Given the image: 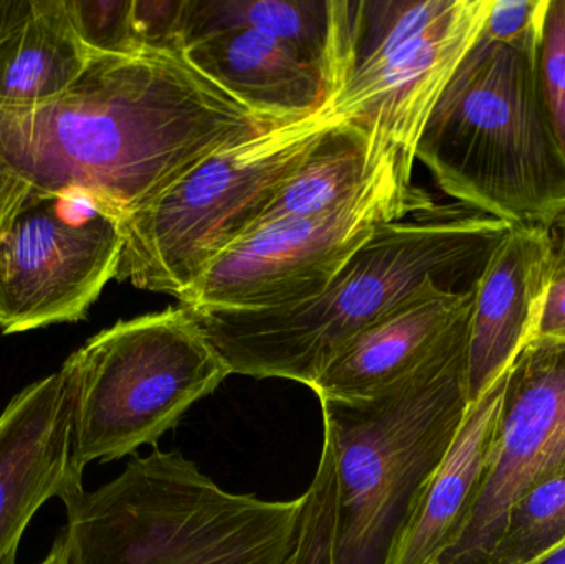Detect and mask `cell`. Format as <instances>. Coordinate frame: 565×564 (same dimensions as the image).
<instances>
[{
  "instance_id": "14",
  "label": "cell",
  "mask_w": 565,
  "mask_h": 564,
  "mask_svg": "<svg viewBox=\"0 0 565 564\" xmlns=\"http://www.w3.org/2000/svg\"><path fill=\"white\" fill-rule=\"evenodd\" d=\"M475 287L454 291L428 281L397 308L352 338L311 391L321 401L372 400L411 373L447 328L473 304Z\"/></svg>"
},
{
  "instance_id": "12",
  "label": "cell",
  "mask_w": 565,
  "mask_h": 564,
  "mask_svg": "<svg viewBox=\"0 0 565 564\" xmlns=\"http://www.w3.org/2000/svg\"><path fill=\"white\" fill-rule=\"evenodd\" d=\"M553 231L511 225L475 284L468 401H477L540 337L553 278Z\"/></svg>"
},
{
  "instance_id": "26",
  "label": "cell",
  "mask_w": 565,
  "mask_h": 564,
  "mask_svg": "<svg viewBox=\"0 0 565 564\" xmlns=\"http://www.w3.org/2000/svg\"><path fill=\"white\" fill-rule=\"evenodd\" d=\"M35 0H0V40L6 39L32 13Z\"/></svg>"
},
{
  "instance_id": "27",
  "label": "cell",
  "mask_w": 565,
  "mask_h": 564,
  "mask_svg": "<svg viewBox=\"0 0 565 564\" xmlns=\"http://www.w3.org/2000/svg\"><path fill=\"white\" fill-rule=\"evenodd\" d=\"M39 564H68V549H66L65 533H60L50 549L49 555Z\"/></svg>"
},
{
  "instance_id": "5",
  "label": "cell",
  "mask_w": 565,
  "mask_h": 564,
  "mask_svg": "<svg viewBox=\"0 0 565 564\" xmlns=\"http://www.w3.org/2000/svg\"><path fill=\"white\" fill-rule=\"evenodd\" d=\"M341 119L329 102L202 159L119 219L115 280L184 300L212 262L257 225L286 179Z\"/></svg>"
},
{
  "instance_id": "18",
  "label": "cell",
  "mask_w": 565,
  "mask_h": 564,
  "mask_svg": "<svg viewBox=\"0 0 565 564\" xmlns=\"http://www.w3.org/2000/svg\"><path fill=\"white\" fill-rule=\"evenodd\" d=\"M392 155L398 152L374 132L341 119L286 179L252 231L282 219L311 217L339 207L355 198Z\"/></svg>"
},
{
  "instance_id": "21",
  "label": "cell",
  "mask_w": 565,
  "mask_h": 564,
  "mask_svg": "<svg viewBox=\"0 0 565 564\" xmlns=\"http://www.w3.org/2000/svg\"><path fill=\"white\" fill-rule=\"evenodd\" d=\"M73 32L89 55L142 49L132 33V0H63Z\"/></svg>"
},
{
  "instance_id": "15",
  "label": "cell",
  "mask_w": 565,
  "mask_h": 564,
  "mask_svg": "<svg viewBox=\"0 0 565 564\" xmlns=\"http://www.w3.org/2000/svg\"><path fill=\"white\" fill-rule=\"evenodd\" d=\"M184 52L209 78L271 118L311 115L338 93L311 60L257 30L211 33L189 43Z\"/></svg>"
},
{
  "instance_id": "24",
  "label": "cell",
  "mask_w": 565,
  "mask_h": 564,
  "mask_svg": "<svg viewBox=\"0 0 565 564\" xmlns=\"http://www.w3.org/2000/svg\"><path fill=\"white\" fill-rule=\"evenodd\" d=\"M547 0H493L483 32L494 40H518L543 26Z\"/></svg>"
},
{
  "instance_id": "17",
  "label": "cell",
  "mask_w": 565,
  "mask_h": 564,
  "mask_svg": "<svg viewBox=\"0 0 565 564\" xmlns=\"http://www.w3.org/2000/svg\"><path fill=\"white\" fill-rule=\"evenodd\" d=\"M513 366L468 406L450 449L422 496L394 564H434L457 535L497 443Z\"/></svg>"
},
{
  "instance_id": "28",
  "label": "cell",
  "mask_w": 565,
  "mask_h": 564,
  "mask_svg": "<svg viewBox=\"0 0 565 564\" xmlns=\"http://www.w3.org/2000/svg\"><path fill=\"white\" fill-rule=\"evenodd\" d=\"M527 564H565V542L554 552L547 553V555L541 556V558Z\"/></svg>"
},
{
  "instance_id": "20",
  "label": "cell",
  "mask_w": 565,
  "mask_h": 564,
  "mask_svg": "<svg viewBox=\"0 0 565 564\" xmlns=\"http://www.w3.org/2000/svg\"><path fill=\"white\" fill-rule=\"evenodd\" d=\"M565 542V473L521 497L483 564H527Z\"/></svg>"
},
{
  "instance_id": "25",
  "label": "cell",
  "mask_w": 565,
  "mask_h": 564,
  "mask_svg": "<svg viewBox=\"0 0 565 564\" xmlns=\"http://www.w3.org/2000/svg\"><path fill=\"white\" fill-rule=\"evenodd\" d=\"M554 258L550 297L536 341L565 343V215L553 227Z\"/></svg>"
},
{
  "instance_id": "6",
  "label": "cell",
  "mask_w": 565,
  "mask_h": 564,
  "mask_svg": "<svg viewBox=\"0 0 565 564\" xmlns=\"http://www.w3.org/2000/svg\"><path fill=\"white\" fill-rule=\"evenodd\" d=\"M75 374L72 467L156 446L231 376L188 307L118 321L68 358Z\"/></svg>"
},
{
  "instance_id": "2",
  "label": "cell",
  "mask_w": 565,
  "mask_h": 564,
  "mask_svg": "<svg viewBox=\"0 0 565 564\" xmlns=\"http://www.w3.org/2000/svg\"><path fill=\"white\" fill-rule=\"evenodd\" d=\"M471 308L384 393L319 403L324 439L288 564H394L470 406Z\"/></svg>"
},
{
  "instance_id": "10",
  "label": "cell",
  "mask_w": 565,
  "mask_h": 564,
  "mask_svg": "<svg viewBox=\"0 0 565 564\" xmlns=\"http://www.w3.org/2000/svg\"><path fill=\"white\" fill-rule=\"evenodd\" d=\"M565 473V343L534 341L518 358L497 443L473 506L434 564H483L514 503Z\"/></svg>"
},
{
  "instance_id": "11",
  "label": "cell",
  "mask_w": 565,
  "mask_h": 564,
  "mask_svg": "<svg viewBox=\"0 0 565 564\" xmlns=\"http://www.w3.org/2000/svg\"><path fill=\"white\" fill-rule=\"evenodd\" d=\"M75 374L65 364L20 391L0 414V564H17L20 540L49 500L85 492L72 467Z\"/></svg>"
},
{
  "instance_id": "23",
  "label": "cell",
  "mask_w": 565,
  "mask_h": 564,
  "mask_svg": "<svg viewBox=\"0 0 565 564\" xmlns=\"http://www.w3.org/2000/svg\"><path fill=\"white\" fill-rule=\"evenodd\" d=\"M185 0H132V33L138 46L184 50Z\"/></svg>"
},
{
  "instance_id": "3",
  "label": "cell",
  "mask_w": 565,
  "mask_h": 564,
  "mask_svg": "<svg viewBox=\"0 0 565 564\" xmlns=\"http://www.w3.org/2000/svg\"><path fill=\"white\" fill-rule=\"evenodd\" d=\"M461 205L381 225L331 284L280 310L192 311L232 374L311 390L339 351L428 281L475 287L511 225Z\"/></svg>"
},
{
  "instance_id": "9",
  "label": "cell",
  "mask_w": 565,
  "mask_h": 564,
  "mask_svg": "<svg viewBox=\"0 0 565 564\" xmlns=\"http://www.w3.org/2000/svg\"><path fill=\"white\" fill-rule=\"evenodd\" d=\"M118 221L88 195L43 199L0 231V330L83 320L116 278Z\"/></svg>"
},
{
  "instance_id": "4",
  "label": "cell",
  "mask_w": 565,
  "mask_h": 564,
  "mask_svg": "<svg viewBox=\"0 0 565 564\" xmlns=\"http://www.w3.org/2000/svg\"><path fill=\"white\" fill-rule=\"evenodd\" d=\"M540 35L481 33L431 111L415 159L461 207L553 231L565 215V156L541 96Z\"/></svg>"
},
{
  "instance_id": "16",
  "label": "cell",
  "mask_w": 565,
  "mask_h": 564,
  "mask_svg": "<svg viewBox=\"0 0 565 564\" xmlns=\"http://www.w3.org/2000/svg\"><path fill=\"white\" fill-rule=\"evenodd\" d=\"M359 2L349 0H185L184 49L232 29L274 36L326 73L341 89L354 63Z\"/></svg>"
},
{
  "instance_id": "22",
  "label": "cell",
  "mask_w": 565,
  "mask_h": 564,
  "mask_svg": "<svg viewBox=\"0 0 565 564\" xmlns=\"http://www.w3.org/2000/svg\"><path fill=\"white\" fill-rule=\"evenodd\" d=\"M541 96L565 156V0H547L537 46Z\"/></svg>"
},
{
  "instance_id": "19",
  "label": "cell",
  "mask_w": 565,
  "mask_h": 564,
  "mask_svg": "<svg viewBox=\"0 0 565 564\" xmlns=\"http://www.w3.org/2000/svg\"><path fill=\"white\" fill-rule=\"evenodd\" d=\"M92 58L63 0H35L32 13L0 40V105H39L63 95Z\"/></svg>"
},
{
  "instance_id": "8",
  "label": "cell",
  "mask_w": 565,
  "mask_h": 564,
  "mask_svg": "<svg viewBox=\"0 0 565 564\" xmlns=\"http://www.w3.org/2000/svg\"><path fill=\"white\" fill-rule=\"evenodd\" d=\"M493 0H361L354 63L331 105L414 164L425 125Z\"/></svg>"
},
{
  "instance_id": "13",
  "label": "cell",
  "mask_w": 565,
  "mask_h": 564,
  "mask_svg": "<svg viewBox=\"0 0 565 564\" xmlns=\"http://www.w3.org/2000/svg\"><path fill=\"white\" fill-rule=\"evenodd\" d=\"M301 506L302 497L271 502L217 486L131 564H288Z\"/></svg>"
},
{
  "instance_id": "7",
  "label": "cell",
  "mask_w": 565,
  "mask_h": 564,
  "mask_svg": "<svg viewBox=\"0 0 565 564\" xmlns=\"http://www.w3.org/2000/svg\"><path fill=\"white\" fill-rule=\"evenodd\" d=\"M412 171L414 164L392 155L339 207L248 232L212 262L182 304L195 311H267L316 297L377 227L435 209Z\"/></svg>"
},
{
  "instance_id": "1",
  "label": "cell",
  "mask_w": 565,
  "mask_h": 564,
  "mask_svg": "<svg viewBox=\"0 0 565 564\" xmlns=\"http://www.w3.org/2000/svg\"><path fill=\"white\" fill-rule=\"evenodd\" d=\"M281 121L235 98L184 50L95 55L63 95L0 105V231L66 194L88 195L119 221L212 152Z\"/></svg>"
}]
</instances>
